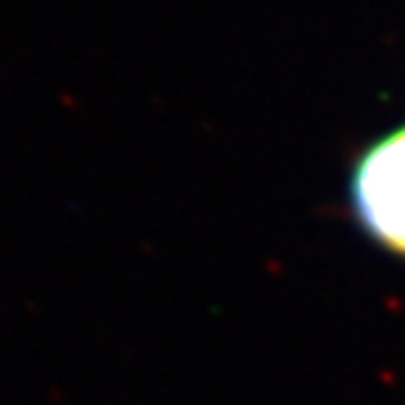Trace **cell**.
I'll return each instance as SVG.
<instances>
[{"instance_id": "cell-1", "label": "cell", "mask_w": 405, "mask_h": 405, "mask_svg": "<svg viewBox=\"0 0 405 405\" xmlns=\"http://www.w3.org/2000/svg\"><path fill=\"white\" fill-rule=\"evenodd\" d=\"M353 202L363 229L405 256V127L360 156L353 174Z\"/></svg>"}]
</instances>
